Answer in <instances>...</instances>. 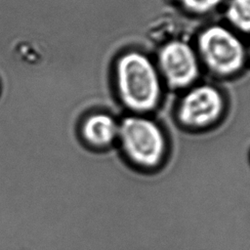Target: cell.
<instances>
[{
	"instance_id": "3",
	"label": "cell",
	"mask_w": 250,
	"mask_h": 250,
	"mask_svg": "<svg viewBox=\"0 0 250 250\" xmlns=\"http://www.w3.org/2000/svg\"><path fill=\"white\" fill-rule=\"evenodd\" d=\"M200 54L205 63L220 74H230L243 63L244 49L238 38L227 28L213 25L198 39Z\"/></svg>"
},
{
	"instance_id": "2",
	"label": "cell",
	"mask_w": 250,
	"mask_h": 250,
	"mask_svg": "<svg viewBox=\"0 0 250 250\" xmlns=\"http://www.w3.org/2000/svg\"><path fill=\"white\" fill-rule=\"evenodd\" d=\"M122 150L133 166L151 170L158 166L165 152V142L158 126L142 117L126 118L119 130Z\"/></svg>"
},
{
	"instance_id": "6",
	"label": "cell",
	"mask_w": 250,
	"mask_h": 250,
	"mask_svg": "<svg viewBox=\"0 0 250 250\" xmlns=\"http://www.w3.org/2000/svg\"><path fill=\"white\" fill-rule=\"evenodd\" d=\"M83 138L96 148L108 146L115 139L118 129L115 121L106 114H94L83 125Z\"/></svg>"
},
{
	"instance_id": "4",
	"label": "cell",
	"mask_w": 250,
	"mask_h": 250,
	"mask_svg": "<svg viewBox=\"0 0 250 250\" xmlns=\"http://www.w3.org/2000/svg\"><path fill=\"white\" fill-rule=\"evenodd\" d=\"M224 102L214 87L203 85L189 91L179 108V119L188 126L201 127L215 121L221 114Z\"/></svg>"
},
{
	"instance_id": "8",
	"label": "cell",
	"mask_w": 250,
	"mask_h": 250,
	"mask_svg": "<svg viewBox=\"0 0 250 250\" xmlns=\"http://www.w3.org/2000/svg\"><path fill=\"white\" fill-rule=\"evenodd\" d=\"M185 7L196 12L206 13L216 8L223 0H181Z\"/></svg>"
},
{
	"instance_id": "5",
	"label": "cell",
	"mask_w": 250,
	"mask_h": 250,
	"mask_svg": "<svg viewBox=\"0 0 250 250\" xmlns=\"http://www.w3.org/2000/svg\"><path fill=\"white\" fill-rule=\"evenodd\" d=\"M159 62L167 82L172 87L189 85L198 75V63L194 52L183 41H172L160 52Z\"/></svg>"
},
{
	"instance_id": "1",
	"label": "cell",
	"mask_w": 250,
	"mask_h": 250,
	"mask_svg": "<svg viewBox=\"0 0 250 250\" xmlns=\"http://www.w3.org/2000/svg\"><path fill=\"white\" fill-rule=\"evenodd\" d=\"M119 93L131 109L146 111L153 108L160 96V83L154 66L140 53H128L116 65Z\"/></svg>"
},
{
	"instance_id": "7",
	"label": "cell",
	"mask_w": 250,
	"mask_h": 250,
	"mask_svg": "<svg viewBox=\"0 0 250 250\" xmlns=\"http://www.w3.org/2000/svg\"><path fill=\"white\" fill-rule=\"evenodd\" d=\"M227 17L238 29L250 32V0H230Z\"/></svg>"
}]
</instances>
